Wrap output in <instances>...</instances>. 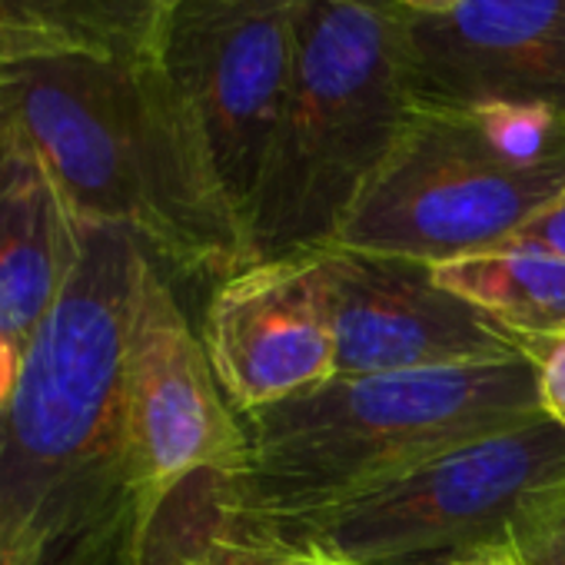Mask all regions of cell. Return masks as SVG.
Masks as SVG:
<instances>
[{
    "label": "cell",
    "instance_id": "cell-1",
    "mask_svg": "<svg viewBox=\"0 0 565 565\" xmlns=\"http://www.w3.org/2000/svg\"><path fill=\"white\" fill-rule=\"evenodd\" d=\"M147 246L81 220V259L0 416V565H153L163 499L127 416V340Z\"/></svg>",
    "mask_w": 565,
    "mask_h": 565
},
{
    "label": "cell",
    "instance_id": "cell-2",
    "mask_svg": "<svg viewBox=\"0 0 565 565\" xmlns=\"http://www.w3.org/2000/svg\"><path fill=\"white\" fill-rule=\"evenodd\" d=\"M0 104L81 220L130 230L170 276L210 287L249 263L203 130L153 51L4 71Z\"/></svg>",
    "mask_w": 565,
    "mask_h": 565
},
{
    "label": "cell",
    "instance_id": "cell-3",
    "mask_svg": "<svg viewBox=\"0 0 565 565\" xmlns=\"http://www.w3.org/2000/svg\"><path fill=\"white\" fill-rule=\"evenodd\" d=\"M545 416L532 356L495 363L330 376L243 416L249 462L210 476L216 499L259 525L323 515L399 472L489 433Z\"/></svg>",
    "mask_w": 565,
    "mask_h": 565
},
{
    "label": "cell",
    "instance_id": "cell-4",
    "mask_svg": "<svg viewBox=\"0 0 565 565\" xmlns=\"http://www.w3.org/2000/svg\"><path fill=\"white\" fill-rule=\"evenodd\" d=\"M413 104L409 14L396 0H303L287 100L246 216L249 263L330 246Z\"/></svg>",
    "mask_w": 565,
    "mask_h": 565
},
{
    "label": "cell",
    "instance_id": "cell-5",
    "mask_svg": "<svg viewBox=\"0 0 565 565\" xmlns=\"http://www.w3.org/2000/svg\"><path fill=\"white\" fill-rule=\"evenodd\" d=\"M565 190V114L416 100L330 246L443 266L512 239Z\"/></svg>",
    "mask_w": 565,
    "mask_h": 565
},
{
    "label": "cell",
    "instance_id": "cell-6",
    "mask_svg": "<svg viewBox=\"0 0 565 565\" xmlns=\"http://www.w3.org/2000/svg\"><path fill=\"white\" fill-rule=\"evenodd\" d=\"M565 476L548 416L459 443L396 479L294 525H269L343 565H443L505 542L525 499Z\"/></svg>",
    "mask_w": 565,
    "mask_h": 565
},
{
    "label": "cell",
    "instance_id": "cell-7",
    "mask_svg": "<svg viewBox=\"0 0 565 565\" xmlns=\"http://www.w3.org/2000/svg\"><path fill=\"white\" fill-rule=\"evenodd\" d=\"M303 0H173L153 54L186 97L243 226L287 100Z\"/></svg>",
    "mask_w": 565,
    "mask_h": 565
},
{
    "label": "cell",
    "instance_id": "cell-8",
    "mask_svg": "<svg viewBox=\"0 0 565 565\" xmlns=\"http://www.w3.org/2000/svg\"><path fill=\"white\" fill-rule=\"evenodd\" d=\"M127 416L140 469L163 502L193 479H233L249 462L243 416L213 373L173 276L150 253L140 259L130 313Z\"/></svg>",
    "mask_w": 565,
    "mask_h": 565
},
{
    "label": "cell",
    "instance_id": "cell-9",
    "mask_svg": "<svg viewBox=\"0 0 565 565\" xmlns=\"http://www.w3.org/2000/svg\"><path fill=\"white\" fill-rule=\"evenodd\" d=\"M337 376L426 373L529 356V347L469 300L439 287L433 266L323 246Z\"/></svg>",
    "mask_w": 565,
    "mask_h": 565
},
{
    "label": "cell",
    "instance_id": "cell-10",
    "mask_svg": "<svg viewBox=\"0 0 565 565\" xmlns=\"http://www.w3.org/2000/svg\"><path fill=\"white\" fill-rule=\"evenodd\" d=\"M200 337L239 416L337 376L323 249L246 263L216 279Z\"/></svg>",
    "mask_w": 565,
    "mask_h": 565
},
{
    "label": "cell",
    "instance_id": "cell-11",
    "mask_svg": "<svg viewBox=\"0 0 565 565\" xmlns=\"http://www.w3.org/2000/svg\"><path fill=\"white\" fill-rule=\"evenodd\" d=\"M416 100L515 104L565 114V0H466L409 14Z\"/></svg>",
    "mask_w": 565,
    "mask_h": 565
},
{
    "label": "cell",
    "instance_id": "cell-12",
    "mask_svg": "<svg viewBox=\"0 0 565 565\" xmlns=\"http://www.w3.org/2000/svg\"><path fill=\"white\" fill-rule=\"evenodd\" d=\"M81 259V216L0 104V340L28 356Z\"/></svg>",
    "mask_w": 565,
    "mask_h": 565
},
{
    "label": "cell",
    "instance_id": "cell-13",
    "mask_svg": "<svg viewBox=\"0 0 565 565\" xmlns=\"http://www.w3.org/2000/svg\"><path fill=\"white\" fill-rule=\"evenodd\" d=\"M439 287L469 300L525 347L565 333V256L505 239L499 246L433 266Z\"/></svg>",
    "mask_w": 565,
    "mask_h": 565
},
{
    "label": "cell",
    "instance_id": "cell-14",
    "mask_svg": "<svg viewBox=\"0 0 565 565\" xmlns=\"http://www.w3.org/2000/svg\"><path fill=\"white\" fill-rule=\"evenodd\" d=\"M147 0H0V74L64 54L153 51Z\"/></svg>",
    "mask_w": 565,
    "mask_h": 565
},
{
    "label": "cell",
    "instance_id": "cell-15",
    "mask_svg": "<svg viewBox=\"0 0 565 565\" xmlns=\"http://www.w3.org/2000/svg\"><path fill=\"white\" fill-rule=\"evenodd\" d=\"M193 515L203 522V529L213 535V542L233 558V565H343L340 558L327 555L323 548L282 535L269 525L249 522L243 515H233L213 492L210 476L186 482L177 489Z\"/></svg>",
    "mask_w": 565,
    "mask_h": 565
},
{
    "label": "cell",
    "instance_id": "cell-16",
    "mask_svg": "<svg viewBox=\"0 0 565 565\" xmlns=\"http://www.w3.org/2000/svg\"><path fill=\"white\" fill-rule=\"evenodd\" d=\"M509 539L529 565H565V476L525 499Z\"/></svg>",
    "mask_w": 565,
    "mask_h": 565
},
{
    "label": "cell",
    "instance_id": "cell-17",
    "mask_svg": "<svg viewBox=\"0 0 565 565\" xmlns=\"http://www.w3.org/2000/svg\"><path fill=\"white\" fill-rule=\"evenodd\" d=\"M153 565H233V558L213 542L186 499L173 492L157 522Z\"/></svg>",
    "mask_w": 565,
    "mask_h": 565
},
{
    "label": "cell",
    "instance_id": "cell-18",
    "mask_svg": "<svg viewBox=\"0 0 565 565\" xmlns=\"http://www.w3.org/2000/svg\"><path fill=\"white\" fill-rule=\"evenodd\" d=\"M529 356L535 363L542 413L565 429V333L529 343Z\"/></svg>",
    "mask_w": 565,
    "mask_h": 565
},
{
    "label": "cell",
    "instance_id": "cell-19",
    "mask_svg": "<svg viewBox=\"0 0 565 565\" xmlns=\"http://www.w3.org/2000/svg\"><path fill=\"white\" fill-rule=\"evenodd\" d=\"M512 239L535 243V246H545V249L565 256V190L552 203H545Z\"/></svg>",
    "mask_w": 565,
    "mask_h": 565
},
{
    "label": "cell",
    "instance_id": "cell-20",
    "mask_svg": "<svg viewBox=\"0 0 565 565\" xmlns=\"http://www.w3.org/2000/svg\"><path fill=\"white\" fill-rule=\"evenodd\" d=\"M443 565H529V562L522 558V552L515 548V542L505 539V542L482 545V548H472L466 555H456V558H449Z\"/></svg>",
    "mask_w": 565,
    "mask_h": 565
},
{
    "label": "cell",
    "instance_id": "cell-21",
    "mask_svg": "<svg viewBox=\"0 0 565 565\" xmlns=\"http://www.w3.org/2000/svg\"><path fill=\"white\" fill-rule=\"evenodd\" d=\"M21 370H24V353H18L8 340H0V416L11 406Z\"/></svg>",
    "mask_w": 565,
    "mask_h": 565
},
{
    "label": "cell",
    "instance_id": "cell-22",
    "mask_svg": "<svg viewBox=\"0 0 565 565\" xmlns=\"http://www.w3.org/2000/svg\"><path fill=\"white\" fill-rule=\"evenodd\" d=\"M396 4L413 18H443V14L462 8L466 0H396Z\"/></svg>",
    "mask_w": 565,
    "mask_h": 565
},
{
    "label": "cell",
    "instance_id": "cell-23",
    "mask_svg": "<svg viewBox=\"0 0 565 565\" xmlns=\"http://www.w3.org/2000/svg\"><path fill=\"white\" fill-rule=\"evenodd\" d=\"M147 4H150V8H157V11H163L167 4H173V0H147Z\"/></svg>",
    "mask_w": 565,
    "mask_h": 565
}]
</instances>
